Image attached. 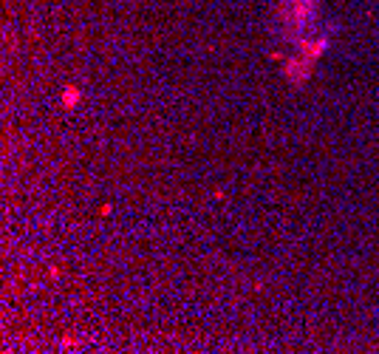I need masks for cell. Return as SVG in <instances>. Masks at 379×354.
Returning a JSON list of instances; mask_svg holds the SVG:
<instances>
[{"mask_svg": "<svg viewBox=\"0 0 379 354\" xmlns=\"http://www.w3.org/2000/svg\"><path fill=\"white\" fill-rule=\"evenodd\" d=\"M79 99H82V91H79L77 85H65L63 88V105L65 108H77Z\"/></svg>", "mask_w": 379, "mask_h": 354, "instance_id": "2", "label": "cell"}, {"mask_svg": "<svg viewBox=\"0 0 379 354\" xmlns=\"http://www.w3.org/2000/svg\"><path fill=\"white\" fill-rule=\"evenodd\" d=\"M329 40H331V37L326 34V37H320L317 43H303V51H306V60H311V63H314V60L320 57L322 51L329 48Z\"/></svg>", "mask_w": 379, "mask_h": 354, "instance_id": "1", "label": "cell"}]
</instances>
